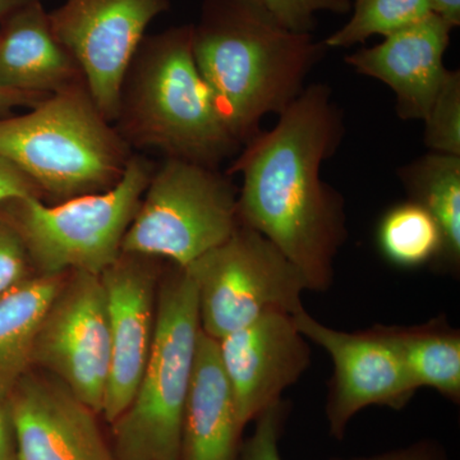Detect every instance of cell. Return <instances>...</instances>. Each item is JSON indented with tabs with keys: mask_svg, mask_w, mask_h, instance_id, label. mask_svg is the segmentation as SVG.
Masks as SVG:
<instances>
[{
	"mask_svg": "<svg viewBox=\"0 0 460 460\" xmlns=\"http://www.w3.org/2000/svg\"><path fill=\"white\" fill-rule=\"evenodd\" d=\"M201 332L198 289L186 268L160 277L155 332L131 404L111 423L115 460H178Z\"/></svg>",
	"mask_w": 460,
	"mask_h": 460,
	"instance_id": "5",
	"label": "cell"
},
{
	"mask_svg": "<svg viewBox=\"0 0 460 460\" xmlns=\"http://www.w3.org/2000/svg\"><path fill=\"white\" fill-rule=\"evenodd\" d=\"M0 460H17L16 435L7 398L0 396Z\"/></svg>",
	"mask_w": 460,
	"mask_h": 460,
	"instance_id": "29",
	"label": "cell"
},
{
	"mask_svg": "<svg viewBox=\"0 0 460 460\" xmlns=\"http://www.w3.org/2000/svg\"><path fill=\"white\" fill-rule=\"evenodd\" d=\"M293 317L302 335L332 358L334 371L329 384L326 419L332 438L343 440L350 420L366 408L380 405L401 411L416 394L419 389L386 326L347 332L323 325L305 310Z\"/></svg>",
	"mask_w": 460,
	"mask_h": 460,
	"instance_id": "11",
	"label": "cell"
},
{
	"mask_svg": "<svg viewBox=\"0 0 460 460\" xmlns=\"http://www.w3.org/2000/svg\"><path fill=\"white\" fill-rule=\"evenodd\" d=\"M243 431L220 363L217 341L201 330L178 460H239Z\"/></svg>",
	"mask_w": 460,
	"mask_h": 460,
	"instance_id": "17",
	"label": "cell"
},
{
	"mask_svg": "<svg viewBox=\"0 0 460 460\" xmlns=\"http://www.w3.org/2000/svg\"><path fill=\"white\" fill-rule=\"evenodd\" d=\"M0 156L25 172L41 198L62 202L111 189L133 154L81 83L29 113L0 117Z\"/></svg>",
	"mask_w": 460,
	"mask_h": 460,
	"instance_id": "4",
	"label": "cell"
},
{
	"mask_svg": "<svg viewBox=\"0 0 460 460\" xmlns=\"http://www.w3.org/2000/svg\"><path fill=\"white\" fill-rule=\"evenodd\" d=\"M288 413L289 405L283 399L263 411L253 420V434L242 443L239 460H283L279 443Z\"/></svg>",
	"mask_w": 460,
	"mask_h": 460,
	"instance_id": "25",
	"label": "cell"
},
{
	"mask_svg": "<svg viewBox=\"0 0 460 460\" xmlns=\"http://www.w3.org/2000/svg\"><path fill=\"white\" fill-rule=\"evenodd\" d=\"M169 8L171 0H66L49 12L54 35L108 122L117 118L124 77L148 25Z\"/></svg>",
	"mask_w": 460,
	"mask_h": 460,
	"instance_id": "10",
	"label": "cell"
},
{
	"mask_svg": "<svg viewBox=\"0 0 460 460\" xmlns=\"http://www.w3.org/2000/svg\"><path fill=\"white\" fill-rule=\"evenodd\" d=\"M352 17L323 42L339 49L362 44L371 36H389L431 14L429 0H352Z\"/></svg>",
	"mask_w": 460,
	"mask_h": 460,
	"instance_id": "22",
	"label": "cell"
},
{
	"mask_svg": "<svg viewBox=\"0 0 460 460\" xmlns=\"http://www.w3.org/2000/svg\"><path fill=\"white\" fill-rule=\"evenodd\" d=\"M217 341L235 411L244 429L281 401L283 393L311 363L310 344L296 328L293 314L286 313L262 314Z\"/></svg>",
	"mask_w": 460,
	"mask_h": 460,
	"instance_id": "13",
	"label": "cell"
},
{
	"mask_svg": "<svg viewBox=\"0 0 460 460\" xmlns=\"http://www.w3.org/2000/svg\"><path fill=\"white\" fill-rule=\"evenodd\" d=\"M377 243L387 261L399 268L434 265L440 255V228L434 217L411 201L393 206L378 224Z\"/></svg>",
	"mask_w": 460,
	"mask_h": 460,
	"instance_id": "21",
	"label": "cell"
},
{
	"mask_svg": "<svg viewBox=\"0 0 460 460\" xmlns=\"http://www.w3.org/2000/svg\"><path fill=\"white\" fill-rule=\"evenodd\" d=\"M7 401L17 460H115L99 414L47 372H27Z\"/></svg>",
	"mask_w": 460,
	"mask_h": 460,
	"instance_id": "14",
	"label": "cell"
},
{
	"mask_svg": "<svg viewBox=\"0 0 460 460\" xmlns=\"http://www.w3.org/2000/svg\"><path fill=\"white\" fill-rule=\"evenodd\" d=\"M237 199L228 174L166 157L151 175L122 252L186 268L237 230Z\"/></svg>",
	"mask_w": 460,
	"mask_h": 460,
	"instance_id": "7",
	"label": "cell"
},
{
	"mask_svg": "<svg viewBox=\"0 0 460 460\" xmlns=\"http://www.w3.org/2000/svg\"><path fill=\"white\" fill-rule=\"evenodd\" d=\"M328 48L292 31L263 0H204L192 54L226 128L243 146L266 115L283 113Z\"/></svg>",
	"mask_w": 460,
	"mask_h": 460,
	"instance_id": "2",
	"label": "cell"
},
{
	"mask_svg": "<svg viewBox=\"0 0 460 460\" xmlns=\"http://www.w3.org/2000/svg\"><path fill=\"white\" fill-rule=\"evenodd\" d=\"M417 389L460 402V332L444 317L416 326H386Z\"/></svg>",
	"mask_w": 460,
	"mask_h": 460,
	"instance_id": "20",
	"label": "cell"
},
{
	"mask_svg": "<svg viewBox=\"0 0 460 460\" xmlns=\"http://www.w3.org/2000/svg\"><path fill=\"white\" fill-rule=\"evenodd\" d=\"M330 460H447V452L438 441L420 440L417 443L376 454L370 456H354V458H332Z\"/></svg>",
	"mask_w": 460,
	"mask_h": 460,
	"instance_id": "28",
	"label": "cell"
},
{
	"mask_svg": "<svg viewBox=\"0 0 460 460\" xmlns=\"http://www.w3.org/2000/svg\"><path fill=\"white\" fill-rule=\"evenodd\" d=\"M272 14L292 31L313 33L319 12L345 14L352 0H263Z\"/></svg>",
	"mask_w": 460,
	"mask_h": 460,
	"instance_id": "26",
	"label": "cell"
},
{
	"mask_svg": "<svg viewBox=\"0 0 460 460\" xmlns=\"http://www.w3.org/2000/svg\"><path fill=\"white\" fill-rule=\"evenodd\" d=\"M81 83L83 72L54 35L42 2L0 21V89L53 95Z\"/></svg>",
	"mask_w": 460,
	"mask_h": 460,
	"instance_id": "16",
	"label": "cell"
},
{
	"mask_svg": "<svg viewBox=\"0 0 460 460\" xmlns=\"http://www.w3.org/2000/svg\"><path fill=\"white\" fill-rule=\"evenodd\" d=\"M50 95L0 89V117H8L18 108H33Z\"/></svg>",
	"mask_w": 460,
	"mask_h": 460,
	"instance_id": "30",
	"label": "cell"
},
{
	"mask_svg": "<svg viewBox=\"0 0 460 460\" xmlns=\"http://www.w3.org/2000/svg\"><path fill=\"white\" fill-rule=\"evenodd\" d=\"M198 289L201 330L220 341L269 313L305 310L308 284L286 255L255 230L239 226L220 246L186 266Z\"/></svg>",
	"mask_w": 460,
	"mask_h": 460,
	"instance_id": "8",
	"label": "cell"
},
{
	"mask_svg": "<svg viewBox=\"0 0 460 460\" xmlns=\"http://www.w3.org/2000/svg\"><path fill=\"white\" fill-rule=\"evenodd\" d=\"M155 257L120 253L100 275L107 295L111 366L102 416L108 423L131 404L153 345L160 275Z\"/></svg>",
	"mask_w": 460,
	"mask_h": 460,
	"instance_id": "12",
	"label": "cell"
},
{
	"mask_svg": "<svg viewBox=\"0 0 460 460\" xmlns=\"http://www.w3.org/2000/svg\"><path fill=\"white\" fill-rule=\"evenodd\" d=\"M36 2H42V0H0V21L16 12L17 9Z\"/></svg>",
	"mask_w": 460,
	"mask_h": 460,
	"instance_id": "32",
	"label": "cell"
},
{
	"mask_svg": "<svg viewBox=\"0 0 460 460\" xmlns=\"http://www.w3.org/2000/svg\"><path fill=\"white\" fill-rule=\"evenodd\" d=\"M33 368L65 384L102 416L111 366L107 295L100 275L71 271L42 317Z\"/></svg>",
	"mask_w": 460,
	"mask_h": 460,
	"instance_id": "9",
	"label": "cell"
},
{
	"mask_svg": "<svg viewBox=\"0 0 460 460\" xmlns=\"http://www.w3.org/2000/svg\"><path fill=\"white\" fill-rule=\"evenodd\" d=\"M408 201L428 211L440 228L438 270L458 275L460 270V156L429 153L398 171Z\"/></svg>",
	"mask_w": 460,
	"mask_h": 460,
	"instance_id": "19",
	"label": "cell"
},
{
	"mask_svg": "<svg viewBox=\"0 0 460 460\" xmlns=\"http://www.w3.org/2000/svg\"><path fill=\"white\" fill-rule=\"evenodd\" d=\"M113 126L129 147L219 168L241 151L192 54V25L145 36L133 57Z\"/></svg>",
	"mask_w": 460,
	"mask_h": 460,
	"instance_id": "3",
	"label": "cell"
},
{
	"mask_svg": "<svg viewBox=\"0 0 460 460\" xmlns=\"http://www.w3.org/2000/svg\"><path fill=\"white\" fill-rule=\"evenodd\" d=\"M65 274H33L0 295V396L7 398L32 370L42 317L65 283Z\"/></svg>",
	"mask_w": 460,
	"mask_h": 460,
	"instance_id": "18",
	"label": "cell"
},
{
	"mask_svg": "<svg viewBox=\"0 0 460 460\" xmlns=\"http://www.w3.org/2000/svg\"><path fill=\"white\" fill-rule=\"evenodd\" d=\"M155 166L133 154L122 178L104 192L53 206L33 196L4 202L35 271L102 275L107 270L122 253L124 234Z\"/></svg>",
	"mask_w": 460,
	"mask_h": 460,
	"instance_id": "6",
	"label": "cell"
},
{
	"mask_svg": "<svg viewBox=\"0 0 460 460\" xmlns=\"http://www.w3.org/2000/svg\"><path fill=\"white\" fill-rule=\"evenodd\" d=\"M269 131L242 146L228 175L242 174L239 226L255 230L296 266L308 290L325 292L348 237L343 195L321 178L343 142V111L325 84H307Z\"/></svg>",
	"mask_w": 460,
	"mask_h": 460,
	"instance_id": "1",
	"label": "cell"
},
{
	"mask_svg": "<svg viewBox=\"0 0 460 460\" xmlns=\"http://www.w3.org/2000/svg\"><path fill=\"white\" fill-rule=\"evenodd\" d=\"M36 274L16 224L0 204V295Z\"/></svg>",
	"mask_w": 460,
	"mask_h": 460,
	"instance_id": "24",
	"label": "cell"
},
{
	"mask_svg": "<svg viewBox=\"0 0 460 460\" xmlns=\"http://www.w3.org/2000/svg\"><path fill=\"white\" fill-rule=\"evenodd\" d=\"M432 11L454 27L460 25V0H429Z\"/></svg>",
	"mask_w": 460,
	"mask_h": 460,
	"instance_id": "31",
	"label": "cell"
},
{
	"mask_svg": "<svg viewBox=\"0 0 460 460\" xmlns=\"http://www.w3.org/2000/svg\"><path fill=\"white\" fill-rule=\"evenodd\" d=\"M30 196L41 199L40 190L25 172L0 156V204L9 199L30 198Z\"/></svg>",
	"mask_w": 460,
	"mask_h": 460,
	"instance_id": "27",
	"label": "cell"
},
{
	"mask_svg": "<svg viewBox=\"0 0 460 460\" xmlns=\"http://www.w3.org/2000/svg\"><path fill=\"white\" fill-rule=\"evenodd\" d=\"M425 145L432 153L460 156V72L447 69L425 119Z\"/></svg>",
	"mask_w": 460,
	"mask_h": 460,
	"instance_id": "23",
	"label": "cell"
},
{
	"mask_svg": "<svg viewBox=\"0 0 460 460\" xmlns=\"http://www.w3.org/2000/svg\"><path fill=\"white\" fill-rule=\"evenodd\" d=\"M454 29L432 12L375 47L348 54L345 63L390 87L401 119L423 122L447 75L444 57Z\"/></svg>",
	"mask_w": 460,
	"mask_h": 460,
	"instance_id": "15",
	"label": "cell"
}]
</instances>
